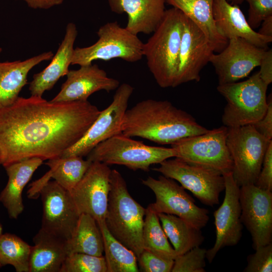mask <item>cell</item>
<instances>
[{"label": "cell", "mask_w": 272, "mask_h": 272, "mask_svg": "<svg viewBox=\"0 0 272 272\" xmlns=\"http://www.w3.org/2000/svg\"><path fill=\"white\" fill-rule=\"evenodd\" d=\"M247 257L244 272L272 271V242L258 247Z\"/></svg>", "instance_id": "e575fe53"}, {"label": "cell", "mask_w": 272, "mask_h": 272, "mask_svg": "<svg viewBox=\"0 0 272 272\" xmlns=\"http://www.w3.org/2000/svg\"><path fill=\"white\" fill-rule=\"evenodd\" d=\"M223 176L225 196L222 205L213 215L216 238L213 246L207 250L206 259L209 263L213 261L221 249L237 245L242 236L240 187L234 180L232 172Z\"/></svg>", "instance_id": "2e32d148"}, {"label": "cell", "mask_w": 272, "mask_h": 272, "mask_svg": "<svg viewBox=\"0 0 272 272\" xmlns=\"http://www.w3.org/2000/svg\"><path fill=\"white\" fill-rule=\"evenodd\" d=\"M249 5L247 22L253 29L258 27L263 21L272 16V0H245Z\"/></svg>", "instance_id": "8d00e7d4"}, {"label": "cell", "mask_w": 272, "mask_h": 272, "mask_svg": "<svg viewBox=\"0 0 272 272\" xmlns=\"http://www.w3.org/2000/svg\"><path fill=\"white\" fill-rule=\"evenodd\" d=\"M101 230L107 272H138L134 253L116 240L108 230L105 220L97 222Z\"/></svg>", "instance_id": "f546056e"}, {"label": "cell", "mask_w": 272, "mask_h": 272, "mask_svg": "<svg viewBox=\"0 0 272 272\" xmlns=\"http://www.w3.org/2000/svg\"><path fill=\"white\" fill-rule=\"evenodd\" d=\"M271 141L252 125L228 127L226 142L233 161L232 174L239 187L255 183Z\"/></svg>", "instance_id": "ba28073f"}, {"label": "cell", "mask_w": 272, "mask_h": 272, "mask_svg": "<svg viewBox=\"0 0 272 272\" xmlns=\"http://www.w3.org/2000/svg\"><path fill=\"white\" fill-rule=\"evenodd\" d=\"M33 243L29 272H59L67 255L66 241L41 228Z\"/></svg>", "instance_id": "d4e9b609"}, {"label": "cell", "mask_w": 272, "mask_h": 272, "mask_svg": "<svg viewBox=\"0 0 272 272\" xmlns=\"http://www.w3.org/2000/svg\"><path fill=\"white\" fill-rule=\"evenodd\" d=\"M160 164L153 170L178 181L204 205L213 207L219 203L220 194L225 189L224 177L220 172L177 158Z\"/></svg>", "instance_id": "30bf717a"}, {"label": "cell", "mask_w": 272, "mask_h": 272, "mask_svg": "<svg viewBox=\"0 0 272 272\" xmlns=\"http://www.w3.org/2000/svg\"><path fill=\"white\" fill-rule=\"evenodd\" d=\"M2 49L1 48H0V54L2 52Z\"/></svg>", "instance_id": "f6af8a7d"}, {"label": "cell", "mask_w": 272, "mask_h": 272, "mask_svg": "<svg viewBox=\"0 0 272 272\" xmlns=\"http://www.w3.org/2000/svg\"><path fill=\"white\" fill-rule=\"evenodd\" d=\"M59 272H107L104 256L82 253L67 255Z\"/></svg>", "instance_id": "d6a6232c"}, {"label": "cell", "mask_w": 272, "mask_h": 272, "mask_svg": "<svg viewBox=\"0 0 272 272\" xmlns=\"http://www.w3.org/2000/svg\"><path fill=\"white\" fill-rule=\"evenodd\" d=\"M142 237L144 249L168 259H174L177 256L163 229L158 214L150 204L146 208Z\"/></svg>", "instance_id": "4dcf8cb0"}, {"label": "cell", "mask_w": 272, "mask_h": 272, "mask_svg": "<svg viewBox=\"0 0 272 272\" xmlns=\"http://www.w3.org/2000/svg\"><path fill=\"white\" fill-rule=\"evenodd\" d=\"M0 164H1V157H0Z\"/></svg>", "instance_id": "bcb514c9"}, {"label": "cell", "mask_w": 272, "mask_h": 272, "mask_svg": "<svg viewBox=\"0 0 272 272\" xmlns=\"http://www.w3.org/2000/svg\"><path fill=\"white\" fill-rule=\"evenodd\" d=\"M228 127L222 126L181 139L171 145L175 157L222 173L232 172L233 161L226 139Z\"/></svg>", "instance_id": "9c48e42d"}, {"label": "cell", "mask_w": 272, "mask_h": 272, "mask_svg": "<svg viewBox=\"0 0 272 272\" xmlns=\"http://www.w3.org/2000/svg\"><path fill=\"white\" fill-rule=\"evenodd\" d=\"M140 270L144 272H171L174 259L162 257L144 249L138 258Z\"/></svg>", "instance_id": "d590c367"}, {"label": "cell", "mask_w": 272, "mask_h": 272, "mask_svg": "<svg viewBox=\"0 0 272 272\" xmlns=\"http://www.w3.org/2000/svg\"><path fill=\"white\" fill-rule=\"evenodd\" d=\"M142 182L154 192L155 201L150 205L157 214L176 216L198 229L206 227L209 220L208 210L198 207L174 180L162 175L158 179L149 176Z\"/></svg>", "instance_id": "7c38bea8"}, {"label": "cell", "mask_w": 272, "mask_h": 272, "mask_svg": "<svg viewBox=\"0 0 272 272\" xmlns=\"http://www.w3.org/2000/svg\"><path fill=\"white\" fill-rule=\"evenodd\" d=\"M254 184L261 189L272 191V141L266 150L260 171Z\"/></svg>", "instance_id": "74e56055"}, {"label": "cell", "mask_w": 272, "mask_h": 272, "mask_svg": "<svg viewBox=\"0 0 272 272\" xmlns=\"http://www.w3.org/2000/svg\"><path fill=\"white\" fill-rule=\"evenodd\" d=\"M32 246L17 235L11 233L0 236V264H10L17 272H29Z\"/></svg>", "instance_id": "1f68e13d"}, {"label": "cell", "mask_w": 272, "mask_h": 272, "mask_svg": "<svg viewBox=\"0 0 272 272\" xmlns=\"http://www.w3.org/2000/svg\"><path fill=\"white\" fill-rule=\"evenodd\" d=\"M245 0H231V4L238 5L242 3Z\"/></svg>", "instance_id": "7bdbcfd3"}, {"label": "cell", "mask_w": 272, "mask_h": 272, "mask_svg": "<svg viewBox=\"0 0 272 272\" xmlns=\"http://www.w3.org/2000/svg\"><path fill=\"white\" fill-rule=\"evenodd\" d=\"M77 34L76 25L69 23L64 37L50 63L43 71L34 75L29 88L31 96L42 97L44 92L52 89L61 77L67 75Z\"/></svg>", "instance_id": "7402d4cb"}, {"label": "cell", "mask_w": 272, "mask_h": 272, "mask_svg": "<svg viewBox=\"0 0 272 272\" xmlns=\"http://www.w3.org/2000/svg\"><path fill=\"white\" fill-rule=\"evenodd\" d=\"M207 250L197 246L177 255L174 259L171 272H205Z\"/></svg>", "instance_id": "836d02e7"}, {"label": "cell", "mask_w": 272, "mask_h": 272, "mask_svg": "<svg viewBox=\"0 0 272 272\" xmlns=\"http://www.w3.org/2000/svg\"><path fill=\"white\" fill-rule=\"evenodd\" d=\"M3 234V226L0 223V236Z\"/></svg>", "instance_id": "ee69618b"}, {"label": "cell", "mask_w": 272, "mask_h": 272, "mask_svg": "<svg viewBox=\"0 0 272 272\" xmlns=\"http://www.w3.org/2000/svg\"><path fill=\"white\" fill-rule=\"evenodd\" d=\"M185 15L178 9L166 10L152 36L143 45L148 67L161 88H175Z\"/></svg>", "instance_id": "3957f363"}, {"label": "cell", "mask_w": 272, "mask_h": 272, "mask_svg": "<svg viewBox=\"0 0 272 272\" xmlns=\"http://www.w3.org/2000/svg\"><path fill=\"white\" fill-rule=\"evenodd\" d=\"M39 158H31L4 166L8 176L5 187L0 194V202L11 219H17L24 210L22 192L33 173L42 164Z\"/></svg>", "instance_id": "603a6c76"}, {"label": "cell", "mask_w": 272, "mask_h": 272, "mask_svg": "<svg viewBox=\"0 0 272 272\" xmlns=\"http://www.w3.org/2000/svg\"><path fill=\"white\" fill-rule=\"evenodd\" d=\"M133 88L123 83L116 89L110 105L100 112L84 135L60 157L87 156L98 144L122 133V123Z\"/></svg>", "instance_id": "8fae6325"}, {"label": "cell", "mask_w": 272, "mask_h": 272, "mask_svg": "<svg viewBox=\"0 0 272 272\" xmlns=\"http://www.w3.org/2000/svg\"><path fill=\"white\" fill-rule=\"evenodd\" d=\"M264 115L252 124L255 129L268 140H272V100L270 98Z\"/></svg>", "instance_id": "f35d334b"}, {"label": "cell", "mask_w": 272, "mask_h": 272, "mask_svg": "<svg viewBox=\"0 0 272 272\" xmlns=\"http://www.w3.org/2000/svg\"><path fill=\"white\" fill-rule=\"evenodd\" d=\"M105 219L110 233L139 258L144 250L142 231L146 209L129 193L119 172L111 170Z\"/></svg>", "instance_id": "277c9868"}, {"label": "cell", "mask_w": 272, "mask_h": 272, "mask_svg": "<svg viewBox=\"0 0 272 272\" xmlns=\"http://www.w3.org/2000/svg\"><path fill=\"white\" fill-rule=\"evenodd\" d=\"M179 10L202 31L213 46L220 52L227 46L228 40L218 31L213 16L214 0H165Z\"/></svg>", "instance_id": "484cf974"}, {"label": "cell", "mask_w": 272, "mask_h": 272, "mask_svg": "<svg viewBox=\"0 0 272 272\" xmlns=\"http://www.w3.org/2000/svg\"><path fill=\"white\" fill-rule=\"evenodd\" d=\"M2 267V265H1V264H0V267Z\"/></svg>", "instance_id": "7dc6e473"}, {"label": "cell", "mask_w": 272, "mask_h": 272, "mask_svg": "<svg viewBox=\"0 0 272 272\" xmlns=\"http://www.w3.org/2000/svg\"><path fill=\"white\" fill-rule=\"evenodd\" d=\"M92 162L80 156L48 160L46 164L49 167V171L39 180L33 182L31 188L35 192L39 193L52 178L62 187L70 191L83 178Z\"/></svg>", "instance_id": "4316f807"}, {"label": "cell", "mask_w": 272, "mask_h": 272, "mask_svg": "<svg viewBox=\"0 0 272 272\" xmlns=\"http://www.w3.org/2000/svg\"><path fill=\"white\" fill-rule=\"evenodd\" d=\"M241 220L251 236L254 250L272 242V191L255 184L240 187Z\"/></svg>", "instance_id": "4fadbf2b"}, {"label": "cell", "mask_w": 272, "mask_h": 272, "mask_svg": "<svg viewBox=\"0 0 272 272\" xmlns=\"http://www.w3.org/2000/svg\"><path fill=\"white\" fill-rule=\"evenodd\" d=\"M258 72L261 80L268 86L272 82V50H266Z\"/></svg>", "instance_id": "ab89813d"}, {"label": "cell", "mask_w": 272, "mask_h": 272, "mask_svg": "<svg viewBox=\"0 0 272 272\" xmlns=\"http://www.w3.org/2000/svg\"><path fill=\"white\" fill-rule=\"evenodd\" d=\"M67 78L60 92L51 101L67 102L87 101L93 93L104 90H116L119 82L107 76L106 72L96 64L80 66V69L69 70Z\"/></svg>", "instance_id": "d6986e66"}, {"label": "cell", "mask_w": 272, "mask_h": 272, "mask_svg": "<svg viewBox=\"0 0 272 272\" xmlns=\"http://www.w3.org/2000/svg\"><path fill=\"white\" fill-rule=\"evenodd\" d=\"M39 195L43 208L41 228L66 241L80 215L70 192L56 181H49L40 189Z\"/></svg>", "instance_id": "5bb4252c"}, {"label": "cell", "mask_w": 272, "mask_h": 272, "mask_svg": "<svg viewBox=\"0 0 272 272\" xmlns=\"http://www.w3.org/2000/svg\"><path fill=\"white\" fill-rule=\"evenodd\" d=\"M214 52L202 31L185 16L175 87L191 81L198 82L200 71Z\"/></svg>", "instance_id": "ac0fdd59"}, {"label": "cell", "mask_w": 272, "mask_h": 272, "mask_svg": "<svg viewBox=\"0 0 272 272\" xmlns=\"http://www.w3.org/2000/svg\"><path fill=\"white\" fill-rule=\"evenodd\" d=\"M53 56L52 51H48L23 61L0 62V109L12 105L19 97L31 70Z\"/></svg>", "instance_id": "cb8c5ba5"}, {"label": "cell", "mask_w": 272, "mask_h": 272, "mask_svg": "<svg viewBox=\"0 0 272 272\" xmlns=\"http://www.w3.org/2000/svg\"><path fill=\"white\" fill-rule=\"evenodd\" d=\"M267 87L258 72L242 82L218 85V91L227 101L222 116L224 125H252L260 120L268 107Z\"/></svg>", "instance_id": "5b68a950"}, {"label": "cell", "mask_w": 272, "mask_h": 272, "mask_svg": "<svg viewBox=\"0 0 272 272\" xmlns=\"http://www.w3.org/2000/svg\"><path fill=\"white\" fill-rule=\"evenodd\" d=\"M261 24V27L258 32L264 36L272 37V16L265 19Z\"/></svg>", "instance_id": "b9f144b4"}, {"label": "cell", "mask_w": 272, "mask_h": 272, "mask_svg": "<svg viewBox=\"0 0 272 272\" xmlns=\"http://www.w3.org/2000/svg\"><path fill=\"white\" fill-rule=\"evenodd\" d=\"M97 33L98 40L94 44L74 49L71 64L82 66L91 64L96 60L107 61L117 58L134 62L144 56L142 41L117 21L107 22Z\"/></svg>", "instance_id": "52a82bcc"}, {"label": "cell", "mask_w": 272, "mask_h": 272, "mask_svg": "<svg viewBox=\"0 0 272 272\" xmlns=\"http://www.w3.org/2000/svg\"><path fill=\"white\" fill-rule=\"evenodd\" d=\"M87 156L91 162L148 171L152 165L175 157V152L171 147L149 146L120 133L98 144Z\"/></svg>", "instance_id": "8992f818"}, {"label": "cell", "mask_w": 272, "mask_h": 272, "mask_svg": "<svg viewBox=\"0 0 272 272\" xmlns=\"http://www.w3.org/2000/svg\"><path fill=\"white\" fill-rule=\"evenodd\" d=\"M100 111L88 100L19 97L0 109V157L4 167L31 158L60 157L85 133Z\"/></svg>", "instance_id": "6da1fadb"}, {"label": "cell", "mask_w": 272, "mask_h": 272, "mask_svg": "<svg viewBox=\"0 0 272 272\" xmlns=\"http://www.w3.org/2000/svg\"><path fill=\"white\" fill-rule=\"evenodd\" d=\"M163 229L177 255L200 246L205 237L198 229L184 220L173 215L158 214Z\"/></svg>", "instance_id": "f1b7e54d"}, {"label": "cell", "mask_w": 272, "mask_h": 272, "mask_svg": "<svg viewBox=\"0 0 272 272\" xmlns=\"http://www.w3.org/2000/svg\"><path fill=\"white\" fill-rule=\"evenodd\" d=\"M266 50L240 37L229 39L224 49L213 53L209 61L215 68L219 85L236 82L247 77L260 65Z\"/></svg>", "instance_id": "e0dca14e"}, {"label": "cell", "mask_w": 272, "mask_h": 272, "mask_svg": "<svg viewBox=\"0 0 272 272\" xmlns=\"http://www.w3.org/2000/svg\"><path fill=\"white\" fill-rule=\"evenodd\" d=\"M111 172L108 165L92 162L81 180L69 191L80 214L90 215L97 222L105 220Z\"/></svg>", "instance_id": "9a60e30c"}, {"label": "cell", "mask_w": 272, "mask_h": 272, "mask_svg": "<svg viewBox=\"0 0 272 272\" xmlns=\"http://www.w3.org/2000/svg\"><path fill=\"white\" fill-rule=\"evenodd\" d=\"M209 130L186 111L167 100L148 99L141 101L125 112L122 133L161 145H172L189 137Z\"/></svg>", "instance_id": "7a4b0ae2"}, {"label": "cell", "mask_w": 272, "mask_h": 272, "mask_svg": "<svg viewBox=\"0 0 272 272\" xmlns=\"http://www.w3.org/2000/svg\"><path fill=\"white\" fill-rule=\"evenodd\" d=\"M111 10L127 15L126 29L137 35L153 33L161 22L165 12V0H108Z\"/></svg>", "instance_id": "44dd1931"}, {"label": "cell", "mask_w": 272, "mask_h": 272, "mask_svg": "<svg viewBox=\"0 0 272 272\" xmlns=\"http://www.w3.org/2000/svg\"><path fill=\"white\" fill-rule=\"evenodd\" d=\"M67 254L82 253L101 256L104 253L102 235L96 220L81 214L71 238L66 241Z\"/></svg>", "instance_id": "83f0119b"}, {"label": "cell", "mask_w": 272, "mask_h": 272, "mask_svg": "<svg viewBox=\"0 0 272 272\" xmlns=\"http://www.w3.org/2000/svg\"><path fill=\"white\" fill-rule=\"evenodd\" d=\"M213 11L218 31L227 39L240 37L265 49L271 42L272 37L262 35L250 26L238 5L227 0H214Z\"/></svg>", "instance_id": "ffe728a7"}, {"label": "cell", "mask_w": 272, "mask_h": 272, "mask_svg": "<svg viewBox=\"0 0 272 272\" xmlns=\"http://www.w3.org/2000/svg\"><path fill=\"white\" fill-rule=\"evenodd\" d=\"M33 9H48L61 4L63 0H21Z\"/></svg>", "instance_id": "60d3db41"}]
</instances>
